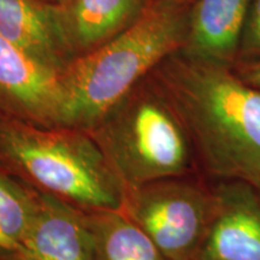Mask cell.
<instances>
[{
    "mask_svg": "<svg viewBox=\"0 0 260 260\" xmlns=\"http://www.w3.org/2000/svg\"><path fill=\"white\" fill-rule=\"evenodd\" d=\"M180 119L195 164L222 181H260V89L234 68L181 50L149 74Z\"/></svg>",
    "mask_w": 260,
    "mask_h": 260,
    "instance_id": "1",
    "label": "cell"
},
{
    "mask_svg": "<svg viewBox=\"0 0 260 260\" xmlns=\"http://www.w3.org/2000/svg\"><path fill=\"white\" fill-rule=\"evenodd\" d=\"M194 0H151L134 24L61 74V126L88 130L165 58L184 46Z\"/></svg>",
    "mask_w": 260,
    "mask_h": 260,
    "instance_id": "2",
    "label": "cell"
},
{
    "mask_svg": "<svg viewBox=\"0 0 260 260\" xmlns=\"http://www.w3.org/2000/svg\"><path fill=\"white\" fill-rule=\"evenodd\" d=\"M0 169L83 211L121 210L124 188L86 130L0 115Z\"/></svg>",
    "mask_w": 260,
    "mask_h": 260,
    "instance_id": "3",
    "label": "cell"
},
{
    "mask_svg": "<svg viewBox=\"0 0 260 260\" xmlns=\"http://www.w3.org/2000/svg\"><path fill=\"white\" fill-rule=\"evenodd\" d=\"M87 133L124 190L188 176L197 165L180 119L149 75Z\"/></svg>",
    "mask_w": 260,
    "mask_h": 260,
    "instance_id": "4",
    "label": "cell"
},
{
    "mask_svg": "<svg viewBox=\"0 0 260 260\" xmlns=\"http://www.w3.org/2000/svg\"><path fill=\"white\" fill-rule=\"evenodd\" d=\"M169 260H195L214 210L213 189L187 176L124 190L122 209Z\"/></svg>",
    "mask_w": 260,
    "mask_h": 260,
    "instance_id": "5",
    "label": "cell"
},
{
    "mask_svg": "<svg viewBox=\"0 0 260 260\" xmlns=\"http://www.w3.org/2000/svg\"><path fill=\"white\" fill-rule=\"evenodd\" d=\"M61 75L0 35V115L30 124L61 126Z\"/></svg>",
    "mask_w": 260,
    "mask_h": 260,
    "instance_id": "6",
    "label": "cell"
},
{
    "mask_svg": "<svg viewBox=\"0 0 260 260\" xmlns=\"http://www.w3.org/2000/svg\"><path fill=\"white\" fill-rule=\"evenodd\" d=\"M195 260H260V194L242 181H222Z\"/></svg>",
    "mask_w": 260,
    "mask_h": 260,
    "instance_id": "7",
    "label": "cell"
},
{
    "mask_svg": "<svg viewBox=\"0 0 260 260\" xmlns=\"http://www.w3.org/2000/svg\"><path fill=\"white\" fill-rule=\"evenodd\" d=\"M19 245L0 260H95L86 211L39 190L34 218Z\"/></svg>",
    "mask_w": 260,
    "mask_h": 260,
    "instance_id": "8",
    "label": "cell"
},
{
    "mask_svg": "<svg viewBox=\"0 0 260 260\" xmlns=\"http://www.w3.org/2000/svg\"><path fill=\"white\" fill-rule=\"evenodd\" d=\"M151 0H71L51 6L61 44L71 58L89 53L133 25Z\"/></svg>",
    "mask_w": 260,
    "mask_h": 260,
    "instance_id": "9",
    "label": "cell"
},
{
    "mask_svg": "<svg viewBox=\"0 0 260 260\" xmlns=\"http://www.w3.org/2000/svg\"><path fill=\"white\" fill-rule=\"evenodd\" d=\"M252 0H194L183 53L234 68Z\"/></svg>",
    "mask_w": 260,
    "mask_h": 260,
    "instance_id": "10",
    "label": "cell"
},
{
    "mask_svg": "<svg viewBox=\"0 0 260 260\" xmlns=\"http://www.w3.org/2000/svg\"><path fill=\"white\" fill-rule=\"evenodd\" d=\"M0 35L60 75L71 63L51 6L41 0H0Z\"/></svg>",
    "mask_w": 260,
    "mask_h": 260,
    "instance_id": "11",
    "label": "cell"
},
{
    "mask_svg": "<svg viewBox=\"0 0 260 260\" xmlns=\"http://www.w3.org/2000/svg\"><path fill=\"white\" fill-rule=\"evenodd\" d=\"M95 260H169L122 210L86 211Z\"/></svg>",
    "mask_w": 260,
    "mask_h": 260,
    "instance_id": "12",
    "label": "cell"
},
{
    "mask_svg": "<svg viewBox=\"0 0 260 260\" xmlns=\"http://www.w3.org/2000/svg\"><path fill=\"white\" fill-rule=\"evenodd\" d=\"M37 210V190L0 169V229L21 243Z\"/></svg>",
    "mask_w": 260,
    "mask_h": 260,
    "instance_id": "13",
    "label": "cell"
},
{
    "mask_svg": "<svg viewBox=\"0 0 260 260\" xmlns=\"http://www.w3.org/2000/svg\"><path fill=\"white\" fill-rule=\"evenodd\" d=\"M253 60H260V0H252L249 5L237 63Z\"/></svg>",
    "mask_w": 260,
    "mask_h": 260,
    "instance_id": "14",
    "label": "cell"
},
{
    "mask_svg": "<svg viewBox=\"0 0 260 260\" xmlns=\"http://www.w3.org/2000/svg\"><path fill=\"white\" fill-rule=\"evenodd\" d=\"M234 70L243 81L260 89V60L237 63Z\"/></svg>",
    "mask_w": 260,
    "mask_h": 260,
    "instance_id": "15",
    "label": "cell"
},
{
    "mask_svg": "<svg viewBox=\"0 0 260 260\" xmlns=\"http://www.w3.org/2000/svg\"><path fill=\"white\" fill-rule=\"evenodd\" d=\"M21 245L14 241L12 239L6 235V234L0 229V259L4 258V256L12 254V253L18 251Z\"/></svg>",
    "mask_w": 260,
    "mask_h": 260,
    "instance_id": "16",
    "label": "cell"
},
{
    "mask_svg": "<svg viewBox=\"0 0 260 260\" xmlns=\"http://www.w3.org/2000/svg\"><path fill=\"white\" fill-rule=\"evenodd\" d=\"M41 2L50 6H63L70 3L71 0H41Z\"/></svg>",
    "mask_w": 260,
    "mask_h": 260,
    "instance_id": "17",
    "label": "cell"
},
{
    "mask_svg": "<svg viewBox=\"0 0 260 260\" xmlns=\"http://www.w3.org/2000/svg\"><path fill=\"white\" fill-rule=\"evenodd\" d=\"M254 187L256 188V190H258V193L260 194V181L258 182V183H256V184H255V186H254Z\"/></svg>",
    "mask_w": 260,
    "mask_h": 260,
    "instance_id": "18",
    "label": "cell"
}]
</instances>
